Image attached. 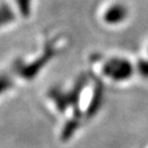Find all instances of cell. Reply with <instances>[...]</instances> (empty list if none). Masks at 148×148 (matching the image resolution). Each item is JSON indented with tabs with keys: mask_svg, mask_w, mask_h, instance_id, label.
<instances>
[{
	"mask_svg": "<svg viewBox=\"0 0 148 148\" xmlns=\"http://www.w3.org/2000/svg\"><path fill=\"white\" fill-rule=\"evenodd\" d=\"M94 71L99 80H105L111 84H123L134 76L136 65L127 57L113 53H99L92 59Z\"/></svg>",
	"mask_w": 148,
	"mask_h": 148,
	"instance_id": "1",
	"label": "cell"
},
{
	"mask_svg": "<svg viewBox=\"0 0 148 148\" xmlns=\"http://www.w3.org/2000/svg\"><path fill=\"white\" fill-rule=\"evenodd\" d=\"M97 18L102 26L108 28L121 27L129 21L130 8L120 0H109L98 7Z\"/></svg>",
	"mask_w": 148,
	"mask_h": 148,
	"instance_id": "2",
	"label": "cell"
}]
</instances>
